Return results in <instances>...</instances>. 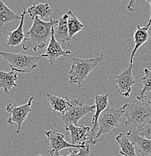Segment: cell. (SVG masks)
<instances>
[{"label": "cell", "instance_id": "26", "mask_svg": "<svg viewBox=\"0 0 151 156\" xmlns=\"http://www.w3.org/2000/svg\"><path fill=\"white\" fill-rule=\"evenodd\" d=\"M135 2L136 0H129V2L127 6V9L129 11H130V12H133V11H134V6H135Z\"/></svg>", "mask_w": 151, "mask_h": 156}, {"label": "cell", "instance_id": "30", "mask_svg": "<svg viewBox=\"0 0 151 156\" xmlns=\"http://www.w3.org/2000/svg\"><path fill=\"white\" fill-rule=\"evenodd\" d=\"M38 156H45V155H38Z\"/></svg>", "mask_w": 151, "mask_h": 156}, {"label": "cell", "instance_id": "4", "mask_svg": "<svg viewBox=\"0 0 151 156\" xmlns=\"http://www.w3.org/2000/svg\"><path fill=\"white\" fill-rule=\"evenodd\" d=\"M0 55L9 62L11 71L18 73H30L37 68L41 56H32L22 53L0 52Z\"/></svg>", "mask_w": 151, "mask_h": 156}, {"label": "cell", "instance_id": "31", "mask_svg": "<svg viewBox=\"0 0 151 156\" xmlns=\"http://www.w3.org/2000/svg\"><path fill=\"white\" fill-rule=\"evenodd\" d=\"M150 42H151V41H150Z\"/></svg>", "mask_w": 151, "mask_h": 156}, {"label": "cell", "instance_id": "8", "mask_svg": "<svg viewBox=\"0 0 151 156\" xmlns=\"http://www.w3.org/2000/svg\"><path fill=\"white\" fill-rule=\"evenodd\" d=\"M133 64H130L129 67L126 68V70L120 73V74L115 77L114 82L117 86L118 92L125 98H128L130 96L132 86L136 85L140 87H143L142 85L138 83L135 78L133 77L132 72Z\"/></svg>", "mask_w": 151, "mask_h": 156}, {"label": "cell", "instance_id": "12", "mask_svg": "<svg viewBox=\"0 0 151 156\" xmlns=\"http://www.w3.org/2000/svg\"><path fill=\"white\" fill-rule=\"evenodd\" d=\"M110 93L105 94V95H95V113L92 117V128H91L90 134L91 139L93 141L94 144H97L98 141L95 140V137L96 136L99 131V119L101 113L105 110L109 105H108V97Z\"/></svg>", "mask_w": 151, "mask_h": 156}, {"label": "cell", "instance_id": "9", "mask_svg": "<svg viewBox=\"0 0 151 156\" xmlns=\"http://www.w3.org/2000/svg\"><path fill=\"white\" fill-rule=\"evenodd\" d=\"M66 131L70 132L71 144L74 145H82L90 146L95 145L91 139L90 126H77L69 125L66 127Z\"/></svg>", "mask_w": 151, "mask_h": 156}, {"label": "cell", "instance_id": "16", "mask_svg": "<svg viewBox=\"0 0 151 156\" xmlns=\"http://www.w3.org/2000/svg\"><path fill=\"white\" fill-rule=\"evenodd\" d=\"M115 140L120 148V155L123 156H137L135 146L130 140L127 134L120 133L115 137Z\"/></svg>", "mask_w": 151, "mask_h": 156}, {"label": "cell", "instance_id": "15", "mask_svg": "<svg viewBox=\"0 0 151 156\" xmlns=\"http://www.w3.org/2000/svg\"><path fill=\"white\" fill-rule=\"evenodd\" d=\"M27 13V11L25 8H23L22 14H20L21 19L18 27L12 32H8V38L6 39V43L11 48H15V47L19 46L22 42H23L24 39H25V34L23 32V23Z\"/></svg>", "mask_w": 151, "mask_h": 156}, {"label": "cell", "instance_id": "2", "mask_svg": "<svg viewBox=\"0 0 151 156\" xmlns=\"http://www.w3.org/2000/svg\"><path fill=\"white\" fill-rule=\"evenodd\" d=\"M124 116L126 117L125 125L133 126L140 132L142 128L151 122V105L147 101L126 104L123 106Z\"/></svg>", "mask_w": 151, "mask_h": 156}, {"label": "cell", "instance_id": "29", "mask_svg": "<svg viewBox=\"0 0 151 156\" xmlns=\"http://www.w3.org/2000/svg\"><path fill=\"white\" fill-rule=\"evenodd\" d=\"M50 156H58V155H56V154H55L54 152H53V151H51V150L50 151Z\"/></svg>", "mask_w": 151, "mask_h": 156}, {"label": "cell", "instance_id": "20", "mask_svg": "<svg viewBox=\"0 0 151 156\" xmlns=\"http://www.w3.org/2000/svg\"><path fill=\"white\" fill-rule=\"evenodd\" d=\"M46 95L53 111L59 112L63 114L68 110L71 103V101L68 96L59 97L49 93H47Z\"/></svg>", "mask_w": 151, "mask_h": 156}, {"label": "cell", "instance_id": "25", "mask_svg": "<svg viewBox=\"0 0 151 156\" xmlns=\"http://www.w3.org/2000/svg\"><path fill=\"white\" fill-rule=\"evenodd\" d=\"M138 134L142 137L147 138V139H151V122L147 124L146 126H144L140 132H138Z\"/></svg>", "mask_w": 151, "mask_h": 156}, {"label": "cell", "instance_id": "7", "mask_svg": "<svg viewBox=\"0 0 151 156\" xmlns=\"http://www.w3.org/2000/svg\"><path fill=\"white\" fill-rule=\"evenodd\" d=\"M34 98H35L34 96H32L27 104L20 105V106H17L13 104H9L6 106V111L9 114H11V116L8 119L7 122L11 125L17 123V126H18L17 130V134L20 133L22 124L26 120L29 113L32 111L31 106H32V101L34 100Z\"/></svg>", "mask_w": 151, "mask_h": 156}, {"label": "cell", "instance_id": "11", "mask_svg": "<svg viewBox=\"0 0 151 156\" xmlns=\"http://www.w3.org/2000/svg\"><path fill=\"white\" fill-rule=\"evenodd\" d=\"M69 54H71V51L63 50V48L60 45V43L56 41L54 36V29L52 25L51 38L50 39V42L46 49V51L41 56V58H48L50 66H52L56 62L57 58L60 57V56H69Z\"/></svg>", "mask_w": 151, "mask_h": 156}, {"label": "cell", "instance_id": "10", "mask_svg": "<svg viewBox=\"0 0 151 156\" xmlns=\"http://www.w3.org/2000/svg\"><path fill=\"white\" fill-rule=\"evenodd\" d=\"M45 135L48 137V141L50 143V149L56 155L59 156V152L64 149L68 148H84L87 147V146L82 145H74L72 144H69V142L65 140V135L61 132H58L56 131H47L45 132ZM90 147V146H89Z\"/></svg>", "mask_w": 151, "mask_h": 156}, {"label": "cell", "instance_id": "21", "mask_svg": "<svg viewBox=\"0 0 151 156\" xmlns=\"http://www.w3.org/2000/svg\"><path fill=\"white\" fill-rule=\"evenodd\" d=\"M21 19V15L15 14L4 3V0H1L0 3V26H3L11 21Z\"/></svg>", "mask_w": 151, "mask_h": 156}, {"label": "cell", "instance_id": "23", "mask_svg": "<svg viewBox=\"0 0 151 156\" xmlns=\"http://www.w3.org/2000/svg\"><path fill=\"white\" fill-rule=\"evenodd\" d=\"M144 76L141 79L143 86L142 89L135 95V98L138 101L144 100V95L151 92V70L148 68H144Z\"/></svg>", "mask_w": 151, "mask_h": 156}, {"label": "cell", "instance_id": "13", "mask_svg": "<svg viewBox=\"0 0 151 156\" xmlns=\"http://www.w3.org/2000/svg\"><path fill=\"white\" fill-rule=\"evenodd\" d=\"M53 27L56 41L64 46L66 42L71 39L68 27V14H64L58 20H53Z\"/></svg>", "mask_w": 151, "mask_h": 156}, {"label": "cell", "instance_id": "27", "mask_svg": "<svg viewBox=\"0 0 151 156\" xmlns=\"http://www.w3.org/2000/svg\"><path fill=\"white\" fill-rule=\"evenodd\" d=\"M144 100L147 101L149 104H150L151 105V92H148V93H147L145 95H144Z\"/></svg>", "mask_w": 151, "mask_h": 156}, {"label": "cell", "instance_id": "3", "mask_svg": "<svg viewBox=\"0 0 151 156\" xmlns=\"http://www.w3.org/2000/svg\"><path fill=\"white\" fill-rule=\"evenodd\" d=\"M69 57L71 59V68L69 76V83L71 84H77L78 87L81 88L91 71L104 59L105 56L102 54L94 58H81L72 57L69 55Z\"/></svg>", "mask_w": 151, "mask_h": 156}, {"label": "cell", "instance_id": "22", "mask_svg": "<svg viewBox=\"0 0 151 156\" xmlns=\"http://www.w3.org/2000/svg\"><path fill=\"white\" fill-rule=\"evenodd\" d=\"M68 14V27H69V35L71 38H74V40L77 41V39L74 38V35L77 32H81L84 25L79 20L78 18L75 16V14L71 11H69L67 12Z\"/></svg>", "mask_w": 151, "mask_h": 156}, {"label": "cell", "instance_id": "19", "mask_svg": "<svg viewBox=\"0 0 151 156\" xmlns=\"http://www.w3.org/2000/svg\"><path fill=\"white\" fill-rule=\"evenodd\" d=\"M18 80L17 73L14 71L6 72L0 71V88L4 89L6 93H9L12 87H15L19 89L18 85L16 84V80Z\"/></svg>", "mask_w": 151, "mask_h": 156}, {"label": "cell", "instance_id": "28", "mask_svg": "<svg viewBox=\"0 0 151 156\" xmlns=\"http://www.w3.org/2000/svg\"><path fill=\"white\" fill-rule=\"evenodd\" d=\"M147 2H148L149 4H150V20H149V22L147 24V26H146V27H147V29H149V27L151 26V0H145Z\"/></svg>", "mask_w": 151, "mask_h": 156}, {"label": "cell", "instance_id": "18", "mask_svg": "<svg viewBox=\"0 0 151 156\" xmlns=\"http://www.w3.org/2000/svg\"><path fill=\"white\" fill-rule=\"evenodd\" d=\"M27 13L30 14V19L33 20L37 17L40 18H47L50 17L53 14V10L48 3H38L30 6L27 10Z\"/></svg>", "mask_w": 151, "mask_h": 156}, {"label": "cell", "instance_id": "1", "mask_svg": "<svg viewBox=\"0 0 151 156\" xmlns=\"http://www.w3.org/2000/svg\"><path fill=\"white\" fill-rule=\"evenodd\" d=\"M53 20L44 21L37 17L33 20L32 27L25 34L23 49L25 51L32 49L34 52L45 48L49 38H51Z\"/></svg>", "mask_w": 151, "mask_h": 156}, {"label": "cell", "instance_id": "5", "mask_svg": "<svg viewBox=\"0 0 151 156\" xmlns=\"http://www.w3.org/2000/svg\"><path fill=\"white\" fill-rule=\"evenodd\" d=\"M124 116L123 108H114L108 106L101 113L99 119V131L95 136V140L102 135L108 134L113 128H118L120 122H124L123 116Z\"/></svg>", "mask_w": 151, "mask_h": 156}, {"label": "cell", "instance_id": "6", "mask_svg": "<svg viewBox=\"0 0 151 156\" xmlns=\"http://www.w3.org/2000/svg\"><path fill=\"white\" fill-rule=\"evenodd\" d=\"M94 110H95V105L90 106L84 105L79 99H74L73 101H71L68 110L62 115V120L66 125V127L69 125L77 126L81 119Z\"/></svg>", "mask_w": 151, "mask_h": 156}, {"label": "cell", "instance_id": "17", "mask_svg": "<svg viewBox=\"0 0 151 156\" xmlns=\"http://www.w3.org/2000/svg\"><path fill=\"white\" fill-rule=\"evenodd\" d=\"M149 37H150V32H149L148 29L145 27H141V26H137V30L135 31L134 34V40H135V48L131 52V57L129 59L130 64H133V59L135 55L136 52L141 48V45L144 44V43L148 41Z\"/></svg>", "mask_w": 151, "mask_h": 156}, {"label": "cell", "instance_id": "24", "mask_svg": "<svg viewBox=\"0 0 151 156\" xmlns=\"http://www.w3.org/2000/svg\"><path fill=\"white\" fill-rule=\"evenodd\" d=\"M90 147L87 146L84 148H71L70 149V153L66 156H87L90 153ZM59 156H64L59 155Z\"/></svg>", "mask_w": 151, "mask_h": 156}, {"label": "cell", "instance_id": "14", "mask_svg": "<svg viewBox=\"0 0 151 156\" xmlns=\"http://www.w3.org/2000/svg\"><path fill=\"white\" fill-rule=\"evenodd\" d=\"M127 135L134 144L141 156L151 155V139L142 137L135 129H131Z\"/></svg>", "mask_w": 151, "mask_h": 156}]
</instances>
